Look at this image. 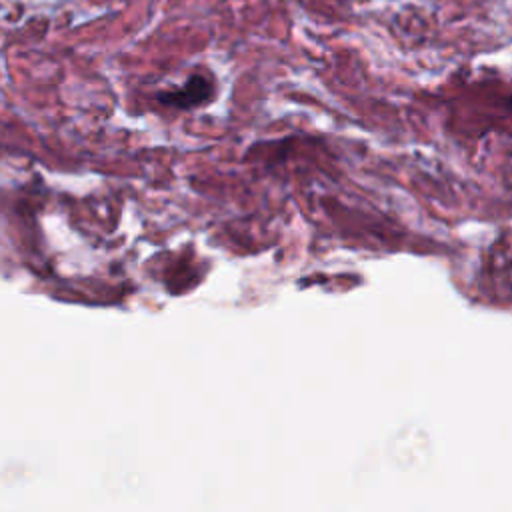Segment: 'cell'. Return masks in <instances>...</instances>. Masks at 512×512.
I'll return each mask as SVG.
<instances>
[{
  "instance_id": "1",
  "label": "cell",
  "mask_w": 512,
  "mask_h": 512,
  "mask_svg": "<svg viewBox=\"0 0 512 512\" xmlns=\"http://www.w3.org/2000/svg\"><path fill=\"white\" fill-rule=\"evenodd\" d=\"M216 94V84L208 74H190L186 82L178 88L164 90L156 98L164 106H172L178 110H190L198 108L206 102H210Z\"/></svg>"
}]
</instances>
